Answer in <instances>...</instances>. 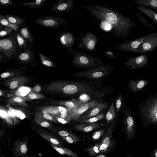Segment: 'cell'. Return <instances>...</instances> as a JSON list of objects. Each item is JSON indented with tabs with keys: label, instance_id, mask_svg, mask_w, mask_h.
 <instances>
[{
	"label": "cell",
	"instance_id": "obj_45",
	"mask_svg": "<svg viewBox=\"0 0 157 157\" xmlns=\"http://www.w3.org/2000/svg\"><path fill=\"white\" fill-rule=\"evenodd\" d=\"M145 84V82L144 81H141L137 85V87L139 89L142 88Z\"/></svg>",
	"mask_w": 157,
	"mask_h": 157
},
{
	"label": "cell",
	"instance_id": "obj_42",
	"mask_svg": "<svg viewBox=\"0 0 157 157\" xmlns=\"http://www.w3.org/2000/svg\"><path fill=\"white\" fill-rule=\"evenodd\" d=\"M43 117L45 119L52 121H54L55 122H56V120H55L52 117V116L50 115L47 113H44L43 115Z\"/></svg>",
	"mask_w": 157,
	"mask_h": 157
},
{
	"label": "cell",
	"instance_id": "obj_30",
	"mask_svg": "<svg viewBox=\"0 0 157 157\" xmlns=\"http://www.w3.org/2000/svg\"><path fill=\"white\" fill-rule=\"evenodd\" d=\"M136 15L139 20L142 24L152 29H154L155 28L153 26L142 16L140 14L136 12Z\"/></svg>",
	"mask_w": 157,
	"mask_h": 157
},
{
	"label": "cell",
	"instance_id": "obj_10",
	"mask_svg": "<svg viewBox=\"0 0 157 157\" xmlns=\"http://www.w3.org/2000/svg\"><path fill=\"white\" fill-rule=\"evenodd\" d=\"M148 58L147 53H142L139 56L128 58L125 64L133 67L144 66L148 64Z\"/></svg>",
	"mask_w": 157,
	"mask_h": 157
},
{
	"label": "cell",
	"instance_id": "obj_18",
	"mask_svg": "<svg viewBox=\"0 0 157 157\" xmlns=\"http://www.w3.org/2000/svg\"><path fill=\"white\" fill-rule=\"evenodd\" d=\"M59 38L63 47H67L71 45L72 40L71 34L66 32H62L60 34Z\"/></svg>",
	"mask_w": 157,
	"mask_h": 157
},
{
	"label": "cell",
	"instance_id": "obj_11",
	"mask_svg": "<svg viewBox=\"0 0 157 157\" xmlns=\"http://www.w3.org/2000/svg\"><path fill=\"white\" fill-rule=\"evenodd\" d=\"M42 138L47 140L49 143L59 147H63V142L57 137L44 130H41L37 132Z\"/></svg>",
	"mask_w": 157,
	"mask_h": 157
},
{
	"label": "cell",
	"instance_id": "obj_34",
	"mask_svg": "<svg viewBox=\"0 0 157 157\" xmlns=\"http://www.w3.org/2000/svg\"><path fill=\"white\" fill-rule=\"evenodd\" d=\"M13 30L12 28L5 26L4 29L0 32V37L10 35L12 33Z\"/></svg>",
	"mask_w": 157,
	"mask_h": 157
},
{
	"label": "cell",
	"instance_id": "obj_38",
	"mask_svg": "<svg viewBox=\"0 0 157 157\" xmlns=\"http://www.w3.org/2000/svg\"><path fill=\"white\" fill-rule=\"evenodd\" d=\"M27 97L30 99H35L42 98L44 96L40 94L31 92L28 94Z\"/></svg>",
	"mask_w": 157,
	"mask_h": 157
},
{
	"label": "cell",
	"instance_id": "obj_28",
	"mask_svg": "<svg viewBox=\"0 0 157 157\" xmlns=\"http://www.w3.org/2000/svg\"><path fill=\"white\" fill-rule=\"evenodd\" d=\"M8 101L12 105H27L24 98L20 97H17L10 98L9 99Z\"/></svg>",
	"mask_w": 157,
	"mask_h": 157
},
{
	"label": "cell",
	"instance_id": "obj_31",
	"mask_svg": "<svg viewBox=\"0 0 157 157\" xmlns=\"http://www.w3.org/2000/svg\"><path fill=\"white\" fill-rule=\"evenodd\" d=\"M105 17L106 20L112 24H116L118 19L117 16L114 13L111 12L108 13Z\"/></svg>",
	"mask_w": 157,
	"mask_h": 157
},
{
	"label": "cell",
	"instance_id": "obj_7",
	"mask_svg": "<svg viewBox=\"0 0 157 157\" xmlns=\"http://www.w3.org/2000/svg\"><path fill=\"white\" fill-rule=\"evenodd\" d=\"M28 136L24 137L22 141H21L20 139L16 140L12 146L11 152L13 155L15 157L23 156L28 155Z\"/></svg>",
	"mask_w": 157,
	"mask_h": 157
},
{
	"label": "cell",
	"instance_id": "obj_4",
	"mask_svg": "<svg viewBox=\"0 0 157 157\" xmlns=\"http://www.w3.org/2000/svg\"><path fill=\"white\" fill-rule=\"evenodd\" d=\"M157 48V32L150 33L145 36L142 42L137 49L143 53H147L154 51Z\"/></svg>",
	"mask_w": 157,
	"mask_h": 157
},
{
	"label": "cell",
	"instance_id": "obj_21",
	"mask_svg": "<svg viewBox=\"0 0 157 157\" xmlns=\"http://www.w3.org/2000/svg\"><path fill=\"white\" fill-rule=\"evenodd\" d=\"M0 23L2 25L10 27L16 32L19 31V25L10 23L6 18L5 15L1 14L0 15Z\"/></svg>",
	"mask_w": 157,
	"mask_h": 157
},
{
	"label": "cell",
	"instance_id": "obj_51",
	"mask_svg": "<svg viewBox=\"0 0 157 157\" xmlns=\"http://www.w3.org/2000/svg\"><path fill=\"white\" fill-rule=\"evenodd\" d=\"M155 157H157V151L155 153Z\"/></svg>",
	"mask_w": 157,
	"mask_h": 157
},
{
	"label": "cell",
	"instance_id": "obj_27",
	"mask_svg": "<svg viewBox=\"0 0 157 157\" xmlns=\"http://www.w3.org/2000/svg\"><path fill=\"white\" fill-rule=\"evenodd\" d=\"M105 117V114L101 113L94 117L78 121L80 123H94L103 119Z\"/></svg>",
	"mask_w": 157,
	"mask_h": 157
},
{
	"label": "cell",
	"instance_id": "obj_20",
	"mask_svg": "<svg viewBox=\"0 0 157 157\" xmlns=\"http://www.w3.org/2000/svg\"><path fill=\"white\" fill-rule=\"evenodd\" d=\"M116 116V111L115 108L113 103H112L110 106L105 116V119L108 124L112 121Z\"/></svg>",
	"mask_w": 157,
	"mask_h": 157
},
{
	"label": "cell",
	"instance_id": "obj_8",
	"mask_svg": "<svg viewBox=\"0 0 157 157\" xmlns=\"http://www.w3.org/2000/svg\"><path fill=\"white\" fill-rule=\"evenodd\" d=\"M108 106V105L107 102L100 101L82 115L79 117L78 122L95 117L99 114L103 110L107 108Z\"/></svg>",
	"mask_w": 157,
	"mask_h": 157
},
{
	"label": "cell",
	"instance_id": "obj_36",
	"mask_svg": "<svg viewBox=\"0 0 157 157\" xmlns=\"http://www.w3.org/2000/svg\"><path fill=\"white\" fill-rule=\"evenodd\" d=\"M121 96L119 95L117 98L116 101V110L117 113L120 111L121 105Z\"/></svg>",
	"mask_w": 157,
	"mask_h": 157
},
{
	"label": "cell",
	"instance_id": "obj_52",
	"mask_svg": "<svg viewBox=\"0 0 157 157\" xmlns=\"http://www.w3.org/2000/svg\"><path fill=\"white\" fill-rule=\"evenodd\" d=\"M2 94V93L1 90L0 91V96H1Z\"/></svg>",
	"mask_w": 157,
	"mask_h": 157
},
{
	"label": "cell",
	"instance_id": "obj_33",
	"mask_svg": "<svg viewBox=\"0 0 157 157\" xmlns=\"http://www.w3.org/2000/svg\"><path fill=\"white\" fill-rule=\"evenodd\" d=\"M36 122L41 127L44 128H50L52 127L51 124L49 122L43 119L37 118L36 119Z\"/></svg>",
	"mask_w": 157,
	"mask_h": 157
},
{
	"label": "cell",
	"instance_id": "obj_14",
	"mask_svg": "<svg viewBox=\"0 0 157 157\" xmlns=\"http://www.w3.org/2000/svg\"><path fill=\"white\" fill-rule=\"evenodd\" d=\"M34 52L31 49H26L18 54L17 59L23 63H29L35 58Z\"/></svg>",
	"mask_w": 157,
	"mask_h": 157
},
{
	"label": "cell",
	"instance_id": "obj_17",
	"mask_svg": "<svg viewBox=\"0 0 157 157\" xmlns=\"http://www.w3.org/2000/svg\"><path fill=\"white\" fill-rule=\"evenodd\" d=\"M134 2L138 5L157 10V0H135Z\"/></svg>",
	"mask_w": 157,
	"mask_h": 157
},
{
	"label": "cell",
	"instance_id": "obj_6",
	"mask_svg": "<svg viewBox=\"0 0 157 157\" xmlns=\"http://www.w3.org/2000/svg\"><path fill=\"white\" fill-rule=\"evenodd\" d=\"M113 129V125H111L101 140L95 144L98 148L99 154L107 152L113 145L114 140H112Z\"/></svg>",
	"mask_w": 157,
	"mask_h": 157
},
{
	"label": "cell",
	"instance_id": "obj_47",
	"mask_svg": "<svg viewBox=\"0 0 157 157\" xmlns=\"http://www.w3.org/2000/svg\"><path fill=\"white\" fill-rule=\"evenodd\" d=\"M17 115L21 119H23L25 117V115L19 111L17 112Z\"/></svg>",
	"mask_w": 157,
	"mask_h": 157
},
{
	"label": "cell",
	"instance_id": "obj_24",
	"mask_svg": "<svg viewBox=\"0 0 157 157\" xmlns=\"http://www.w3.org/2000/svg\"><path fill=\"white\" fill-rule=\"evenodd\" d=\"M38 55L43 64L50 67H55V63L52 60L40 52H38Z\"/></svg>",
	"mask_w": 157,
	"mask_h": 157
},
{
	"label": "cell",
	"instance_id": "obj_37",
	"mask_svg": "<svg viewBox=\"0 0 157 157\" xmlns=\"http://www.w3.org/2000/svg\"><path fill=\"white\" fill-rule=\"evenodd\" d=\"M14 2L11 0H0V6H9L16 5Z\"/></svg>",
	"mask_w": 157,
	"mask_h": 157
},
{
	"label": "cell",
	"instance_id": "obj_1",
	"mask_svg": "<svg viewBox=\"0 0 157 157\" xmlns=\"http://www.w3.org/2000/svg\"><path fill=\"white\" fill-rule=\"evenodd\" d=\"M35 23L42 28L52 29L59 28L68 23L63 18L50 16H44L39 17L35 20Z\"/></svg>",
	"mask_w": 157,
	"mask_h": 157
},
{
	"label": "cell",
	"instance_id": "obj_48",
	"mask_svg": "<svg viewBox=\"0 0 157 157\" xmlns=\"http://www.w3.org/2000/svg\"><path fill=\"white\" fill-rule=\"evenodd\" d=\"M38 157L36 155H26L23 156H21V157Z\"/></svg>",
	"mask_w": 157,
	"mask_h": 157
},
{
	"label": "cell",
	"instance_id": "obj_49",
	"mask_svg": "<svg viewBox=\"0 0 157 157\" xmlns=\"http://www.w3.org/2000/svg\"><path fill=\"white\" fill-rule=\"evenodd\" d=\"M3 26L2 25H0V31H1L2 30V28H3Z\"/></svg>",
	"mask_w": 157,
	"mask_h": 157
},
{
	"label": "cell",
	"instance_id": "obj_29",
	"mask_svg": "<svg viewBox=\"0 0 157 157\" xmlns=\"http://www.w3.org/2000/svg\"><path fill=\"white\" fill-rule=\"evenodd\" d=\"M61 138L66 142L71 144H75L80 140L78 137L73 133L67 136Z\"/></svg>",
	"mask_w": 157,
	"mask_h": 157
},
{
	"label": "cell",
	"instance_id": "obj_9",
	"mask_svg": "<svg viewBox=\"0 0 157 157\" xmlns=\"http://www.w3.org/2000/svg\"><path fill=\"white\" fill-rule=\"evenodd\" d=\"M144 37L145 36L126 41L122 45V50L128 52L143 53L142 52L138 50L137 48L142 42Z\"/></svg>",
	"mask_w": 157,
	"mask_h": 157
},
{
	"label": "cell",
	"instance_id": "obj_44",
	"mask_svg": "<svg viewBox=\"0 0 157 157\" xmlns=\"http://www.w3.org/2000/svg\"><path fill=\"white\" fill-rule=\"evenodd\" d=\"M11 74L9 72H4L1 74V77L2 78H6L10 76Z\"/></svg>",
	"mask_w": 157,
	"mask_h": 157
},
{
	"label": "cell",
	"instance_id": "obj_5",
	"mask_svg": "<svg viewBox=\"0 0 157 157\" xmlns=\"http://www.w3.org/2000/svg\"><path fill=\"white\" fill-rule=\"evenodd\" d=\"M107 67H100L94 69L73 74V75L77 78L95 79L106 77L109 74Z\"/></svg>",
	"mask_w": 157,
	"mask_h": 157
},
{
	"label": "cell",
	"instance_id": "obj_19",
	"mask_svg": "<svg viewBox=\"0 0 157 157\" xmlns=\"http://www.w3.org/2000/svg\"><path fill=\"white\" fill-rule=\"evenodd\" d=\"M5 17L10 23L17 25L23 24L25 22V18L21 17L7 14L5 15Z\"/></svg>",
	"mask_w": 157,
	"mask_h": 157
},
{
	"label": "cell",
	"instance_id": "obj_12",
	"mask_svg": "<svg viewBox=\"0 0 157 157\" xmlns=\"http://www.w3.org/2000/svg\"><path fill=\"white\" fill-rule=\"evenodd\" d=\"M72 2L68 0H59L51 6V10L55 12H66L70 10L72 6Z\"/></svg>",
	"mask_w": 157,
	"mask_h": 157
},
{
	"label": "cell",
	"instance_id": "obj_13",
	"mask_svg": "<svg viewBox=\"0 0 157 157\" xmlns=\"http://www.w3.org/2000/svg\"><path fill=\"white\" fill-rule=\"evenodd\" d=\"M101 124L99 123H85L75 125L74 129L77 131L84 132H88L93 131L100 127Z\"/></svg>",
	"mask_w": 157,
	"mask_h": 157
},
{
	"label": "cell",
	"instance_id": "obj_35",
	"mask_svg": "<svg viewBox=\"0 0 157 157\" xmlns=\"http://www.w3.org/2000/svg\"><path fill=\"white\" fill-rule=\"evenodd\" d=\"M105 132L104 129H101L95 132L92 135V139L95 140H98L103 135Z\"/></svg>",
	"mask_w": 157,
	"mask_h": 157
},
{
	"label": "cell",
	"instance_id": "obj_50",
	"mask_svg": "<svg viewBox=\"0 0 157 157\" xmlns=\"http://www.w3.org/2000/svg\"><path fill=\"white\" fill-rule=\"evenodd\" d=\"M0 157H5V155L3 154L1 155Z\"/></svg>",
	"mask_w": 157,
	"mask_h": 157
},
{
	"label": "cell",
	"instance_id": "obj_16",
	"mask_svg": "<svg viewBox=\"0 0 157 157\" xmlns=\"http://www.w3.org/2000/svg\"><path fill=\"white\" fill-rule=\"evenodd\" d=\"M136 8L143 13L152 19L157 25V13L151 9L140 5H137Z\"/></svg>",
	"mask_w": 157,
	"mask_h": 157
},
{
	"label": "cell",
	"instance_id": "obj_43",
	"mask_svg": "<svg viewBox=\"0 0 157 157\" xmlns=\"http://www.w3.org/2000/svg\"><path fill=\"white\" fill-rule=\"evenodd\" d=\"M95 43L94 41L90 40L87 44V47L89 49H92L94 46Z\"/></svg>",
	"mask_w": 157,
	"mask_h": 157
},
{
	"label": "cell",
	"instance_id": "obj_46",
	"mask_svg": "<svg viewBox=\"0 0 157 157\" xmlns=\"http://www.w3.org/2000/svg\"><path fill=\"white\" fill-rule=\"evenodd\" d=\"M57 120L59 122L63 124H65L67 123H69L68 121H67L65 119L62 118L61 117L58 118H57Z\"/></svg>",
	"mask_w": 157,
	"mask_h": 157
},
{
	"label": "cell",
	"instance_id": "obj_40",
	"mask_svg": "<svg viewBox=\"0 0 157 157\" xmlns=\"http://www.w3.org/2000/svg\"><path fill=\"white\" fill-rule=\"evenodd\" d=\"M102 27L105 30H109L111 29L112 26L108 22H103L102 23Z\"/></svg>",
	"mask_w": 157,
	"mask_h": 157
},
{
	"label": "cell",
	"instance_id": "obj_15",
	"mask_svg": "<svg viewBox=\"0 0 157 157\" xmlns=\"http://www.w3.org/2000/svg\"><path fill=\"white\" fill-rule=\"evenodd\" d=\"M49 144L60 155H67L70 157H80L77 154L69 149L58 147L50 143H49Z\"/></svg>",
	"mask_w": 157,
	"mask_h": 157
},
{
	"label": "cell",
	"instance_id": "obj_25",
	"mask_svg": "<svg viewBox=\"0 0 157 157\" xmlns=\"http://www.w3.org/2000/svg\"><path fill=\"white\" fill-rule=\"evenodd\" d=\"M125 124L128 136L130 138L132 133V127L134 124V121L132 117L130 116H127L126 118Z\"/></svg>",
	"mask_w": 157,
	"mask_h": 157
},
{
	"label": "cell",
	"instance_id": "obj_41",
	"mask_svg": "<svg viewBox=\"0 0 157 157\" xmlns=\"http://www.w3.org/2000/svg\"><path fill=\"white\" fill-rule=\"evenodd\" d=\"M18 85V82L16 80H13L11 82L10 85V88L12 89L17 88Z\"/></svg>",
	"mask_w": 157,
	"mask_h": 157
},
{
	"label": "cell",
	"instance_id": "obj_26",
	"mask_svg": "<svg viewBox=\"0 0 157 157\" xmlns=\"http://www.w3.org/2000/svg\"><path fill=\"white\" fill-rule=\"evenodd\" d=\"M17 43L19 47L21 48L27 47L28 42L19 32L16 33Z\"/></svg>",
	"mask_w": 157,
	"mask_h": 157
},
{
	"label": "cell",
	"instance_id": "obj_3",
	"mask_svg": "<svg viewBox=\"0 0 157 157\" xmlns=\"http://www.w3.org/2000/svg\"><path fill=\"white\" fill-rule=\"evenodd\" d=\"M100 101L95 100L82 104L78 107L72 109L67 108L69 116L71 121H78L80 116L88 110L93 107Z\"/></svg>",
	"mask_w": 157,
	"mask_h": 157
},
{
	"label": "cell",
	"instance_id": "obj_22",
	"mask_svg": "<svg viewBox=\"0 0 157 157\" xmlns=\"http://www.w3.org/2000/svg\"><path fill=\"white\" fill-rule=\"evenodd\" d=\"M19 32L29 43H31L34 41V37L28 27H23Z\"/></svg>",
	"mask_w": 157,
	"mask_h": 157
},
{
	"label": "cell",
	"instance_id": "obj_2",
	"mask_svg": "<svg viewBox=\"0 0 157 157\" xmlns=\"http://www.w3.org/2000/svg\"><path fill=\"white\" fill-rule=\"evenodd\" d=\"M17 43L16 35L1 40L0 41V52L11 59L16 54Z\"/></svg>",
	"mask_w": 157,
	"mask_h": 157
},
{
	"label": "cell",
	"instance_id": "obj_39",
	"mask_svg": "<svg viewBox=\"0 0 157 157\" xmlns=\"http://www.w3.org/2000/svg\"><path fill=\"white\" fill-rule=\"evenodd\" d=\"M9 116L11 117L14 118L17 115V112L12 108H10L8 110Z\"/></svg>",
	"mask_w": 157,
	"mask_h": 157
},
{
	"label": "cell",
	"instance_id": "obj_53",
	"mask_svg": "<svg viewBox=\"0 0 157 157\" xmlns=\"http://www.w3.org/2000/svg\"><path fill=\"white\" fill-rule=\"evenodd\" d=\"M155 117L157 119V112L155 114Z\"/></svg>",
	"mask_w": 157,
	"mask_h": 157
},
{
	"label": "cell",
	"instance_id": "obj_23",
	"mask_svg": "<svg viewBox=\"0 0 157 157\" xmlns=\"http://www.w3.org/2000/svg\"><path fill=\"white\" fill-rule=\"evenodd\" d=\"M49 0H36L32 2H27L22 4H18V5L27 6L29 8L36 9L42 7L44 5L43 3Z\"/></svg>",
	"mask_w": 157,
	"mask_h": 157
},
{
	"label": "cell",
	"instance_id": "obj_32",
	"mask_svg": "<svg viewBox=\"0 0 157 157\" xmlns=\"http://www.w3.org/2000/svg\"><path fill=\"white\" fill-rule=\"evenodd\" d=\"M52 132L59 135L60 137L67 136L73 133L66 130L62 129H53Z\"/></svg>",
	"mask_w": 157,
	"mask_h": 157
}]
</instances>
